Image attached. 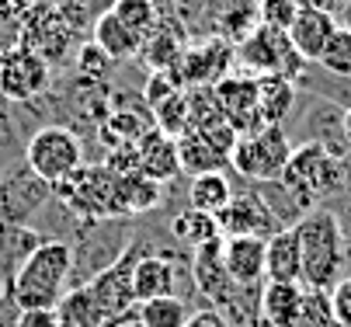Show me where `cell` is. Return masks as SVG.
I'll return each mask as SVG.
<instances>
[{
  "instance_id": "obj_1",
  "label": "cell",
  "mask_w": 351,
  "mask_h": 327,
  "mask_svg": "<svg viewBox=\"0 0 351 327\" xmlns=\"http://www.w3.org/2000/svg\"><path fill=\"white\" fill-rule=\"evenodd\" d=\"M299 254H303V275L299 286L306 293H330L337 278H344V233L330 209H310L295 226Z\"/></svg>"
},
{
  "instance_id": "obj_2",
  "label": "cell",
  "mask_w": 351,
  "mask_h": 327,
  "mask_svg": "<svg viewBox=\"0 0 351 327\" xmlns=\"http://www.w3.org/2000/svg\"><path fill=\"white\" fill-rule=\"evenodd\" d=\"M70 265H73V251L70 244H56V241H42L32 258L21 265V271L11 282V296L18 303V310H56L66 282H70Z\"/></svg>"
},
{
  "instance_id": "obj_3",
  "label": "cell",
  "mask_w": 351,
  "mask_h": 327,
  "mask_svg": "<svg viewBox=\"0 0 351 327\" xmlns=\"http://www.w3.org/2000/svg\"><path fill=\"white\" fill-rule=\"evenodd\" d=\"M136 219H87L77 241L70 244L73 265H70V282L66 289L90 286L101 271H108L132 244Z\"/></svg>"
},
{
  "instance_id": "obj_4",
  "label": "cell",
  "mask_w": 351,
  "mask_h": 327,
  "mask_svg": "<svg viewBox=\"0 0 351 327\" xmlns=\"http://www.w3.org/2000/svg\"><path fill=\"white\" fill-rule=\"evenodd\" d=\"M278 181L306 209H320L330 199H337L341 189H344L341 157H330L317 143H299V147H292V157H289Z\"/></svg>"
},
{
  "instance_id": "obj_5",
  "label": "cell",
  "mask_w": 351,
  "mask_h": 327,
  "mask_svg": "<svg viewBox=\"0 0 351 327\" xmlns=\"http://www.w3.org/2000/svg\"><path fill=\"white\" fill-rule=\"evenodd\" d=\"M115 184L119 174L101 160L77 167L70 178L53 184V199L73 209L80 219H115Z\"/></svg>"
},
{
  "instance_id": "obj_6",
  "label": "cell",
  "mask_w": 351,
  "mask_h": 327,
  "mask_svg": "<svg viewBox=\"0 0 351 327\" xmlns=\"http://www.w3.org/2000/svg\"><path fill=\"white\" fill-rule=\"evenodd\" d=\"M292 157V139L282 125H261L254 132L237 136V147L230 154V167L243 181H278Z\"/></svg>"
},
{
  "instance_id": "obj_7",
  "label": "cell",
  "mask_w": 351,
  "mask_h": 327,
  "mask_svg": "<svg viewBox=\"0 0 351 327\" xmlns=\"http://www.w3.org/2000/svg\"><path fill=\"white\" fill-rule=\"evenodd\" d=\"M84 139L63 125H45L38 129L32 139H28V147H25V164L49 184H56L63 178H70L77 167H84Z\"/></svg>"
},
{
  "instance_id": "obj_8",
  "label": "cell",
  "mask_w": 351,
  "mask_h": 327,
  "mask_svg": "<svg viewBox=\"0 0 351 327\" xmlns=\"http://www.w3.org/2000/svg\"><path fill=\"white\" fill-rule=\"evenodd\" d=\"M237 60L247 73H278V77H289L292 84L299 80V73L306 70V60L292 49V42L285 32L278 28H268V25H258L240 45H237Z\"/></svg>"
},
{
  "instance_id": "obj_9",
  "label": "cell",
  "mask_w": 351,
  "mask_h": 327,
  "mask_svg": "<svg viewBox=\"0 0 351 327\" xmlns=\"http://www.w3.org/2000/svg\"><path fill=\"white\" fill-rule=\"evenodd\" d=\"M53 84L49 73V60L28 45H11V49L0 53V95L8 101H28L38 98Z\"/></svg>"
},
{
  "instance_id": "obj_10",
  "label": "cell",
  "mask_w": 351,
  "mask_h": 327,
  "mask_svg": "<svg viewBox=\"0 0 351 327\" xmlns=\"http://www.w3.org/2000/svg\"><path fill=\"white\" fill-rule=\"evenodd\" d=\"M213 95H216V105L226 119V125L243 136V132H254L261 129V115H258V77L247 73L243 66L240 70H230L226 77H219L213 84Z\"/></svg>"
},
{
  "instance_id": "obj_11",
  "label": "cell",
  "mask_w": 351,
  "mask_h": 327,
  "mask_svg": "<svg viewBox=\"0 0 351 327\" xmlns=\"http://www.w3.org/2000/svg\"><path fill=\"white\" fill-rule=\"evenodd\" d=\"M223 237H261L268 241L271 233H278L282 226L275 223V216L268 213V206L261 202V195L250 189V181L240 178V184H233V199L230 206L216 216Z\"/></svg>"
},
{
  "instance_id": "obj_12",
  "label": "cell",
  "mask_w": 351,
  "mask_h": 327,
  "mask_svg": "<svg viewBox=\"0 0 351 327\" xmlns=\"http://www.w3.org/2000/svg\"><path fill=\"white\" fill-rule=\"evenodd\" d=\"M136 258H139V247L129 244V251L87 286L90 296H94L97 313H101V327L125 317V313H132V306H136V296H132V265H136Z\"/></svg>"
},
{
  "instance_id": "obj_13",
  "label": "cell",
  "mask_w": 351,
  "mask_h": 327,
  "mask_svg": "<svg viewBox=\"0 0 351 327\" xmlns=\"http://www.w3.org/2000/svg\"><path fill=\"white\" fill-rule=\"evenodd\" d=\"M233 60H237V45H230L226 38L216 35L198 45H188L178 63V77L184 87H213L219 77L230 73Z\"/></svg>"
},
{
  "instance_id": "obj_14",
  "label": "cell",
  "mask_w": 351,
  "mask_h": 327,
  "mask_svg": "<svg viewBox=\"0 0 351 327\" xmlns=\"http://www.w3.org/2000/svg\"><path fill=\"white\" fill-rule=\"evenodd\" d=\"M223 268L233 286L254 289L265 286V241L261 237H223Z\"/></svg>"
},
{
  "instance_id": "obj_15",
  "label": "cell",
  "mask_w": 351,
  "mask_h": 327,
  "mask_svg": "<svg viewBox=\"0 0 351 327\" xmlns=\"http://www.w3.org/2000/svg\"><path fill=\"white\" fill-rule=\"evenodd\" d=\"M164 202V184L146 174H122L115 184V219H143Z\"/></svg>"
},
{
  "instance_id": "obj_16",
  "label": "cell",
  "mask_w": 351,
  "mask_h": 327,
  "mask_svg": "<svg viewBox=\"0 0 351 327\" xmlns=\"http://www.w3.org/2000/svg\"><path fill=\"white\" fill-rule=\"evenodd\" d=\"M334 28H337V21H334L330 14L299 8L295 18H292V25L285 28V35H289V42H292V49L303 56L306 63H317L320 53H324V45H327V38L334 35Z\"/></svg>"
},
{
  "instance_id": "obj_17",
  "label": "cell",
  "mask_w": 351,
  "mask_h": 327,
  "mask_svg": "<svg viewBox=\"0 0 351 327\" xmlns=\"http://www.w3.org/2000/svg\"><path fill=\"white\" fill-rule=\"evenodd\" d=\"M136 154H139V174L154 178L157 184H167V181H178L181 178V167H178V150H174V139L149 129L139 143H136Z\"/></svg>"
},
{
  "instance_id": "obj_18",
  "label": "cell",
  "mask_w": 351,
  "mask_h": 327,
  "mask_svg": "<svg viewBox=\"0 0 351 327\" xmlns=\"http://www.w3.org/2000/svg\"><path fill=\"white\" fill-rule=\"evenodd\" d=\"M303 254L295 230H278L265 241V282H299Z\"/></svg>"
},
{
  "instance_id": "obj_19",
  "label": "cell",
  "mask_w": 351,
  "mask_h": 327,
  "mask_svg": "<svg viewBox=\"0 0 351 327\" xmlns=\"http://www.w3.org/2000/svg\"><path fill=\"white\" fill-rule=\"evenodd\" d=\"M299 87L289 77L278 73H261L258 77V115L265 125H285L295 112Z\"/></svg>"
},
{
  "instance_id": "obj_20",
  "label": "cell",
  "mask_w": 351,
  "mask_h": 327,
  "mask_svg": "<svg viewBox=\"0 0 351 327\" xmlns=\"http://www.w3.org/2000/svg\"><path fill=\"white\" fill-rule=\"evenodd\" d=\"M167 230H171V237L181 251H198V247H206V244H216L223 241V230L216 223V216H206V213H198L191 206H181L174 216H167Z\"/></svg>"
},
{
  "instance_id": "obj_21",
  "label": "cell",
  "mask_w": 351,
  "mask_h": 327,
  "mask_svg": "<svg viewBox=\"0 0 351 327\" xmlns=\"http://www.w3.org/2000/svg\"><path fill=\"white\" fill-rule=\"evenodd\" d=\"M174 150H178V167L184 178H198V174H209V171H223L230 164L226 154H219L202 132L188 129L184 136L174 139Z\"/></svg>"
},
{
  "instance_id": "obj_22",
  "label": "cell",
  "mask_w": 351,
  "mask_h": 327,
  "mask_svg": "<svg viewBox=\"0 0 351 327\" xmlns=\"http://www.w3.org/2000/svg\"><path fill=\"white\" fill-rule=\"evenodd\" d=\"M306 289L299 282H265L261 286V320L268 327H292L303 310Z\"/></svg>"
},
{
  "instance_id": "obj_23",
  "label": "cell",
  "mask_w": 351,
  "mask_h": 327,
  "mask_svg": "<svg viewBox=\"0 0 351 327\" xmlns=\"http://www.w3.org/2000/svg\"><path fill=\"white\" fill-rule=\"evenodd\" d=\"M233 199V178L226 171H209L188 178V206L206 213V216H219Z\"/></svg>"
},
{
  "instance_id": "obj_24",
  "label": "cell",
  "mask_w": 351,
  "mask_h": 327,
  "mask_svg": "<svg viewBox=\"0 0 351 327\" xmlns=\"http://www.w3.org/2000/svg\"><path fill=\"white\" fill-rule=\"evenodd\" d=\"M94 42L101 45V49H105L119 66H122V63H132V60L139 56V45H143V38L132 35L112 11H105V14L94 18Z\"/></svg>"
},
{
  "instance_id": "obj_25",
  "label": "cell",
  "mask_w": 351,
  "mask_h": 327,
  "mask_svg": "<svg viewBox=\"0 0 351 327\" xmlns=\"http://www.w3.org/2000/svg\"><path fill=\"white\" fill-rule=\"evenodd\" d=\"M38 244H42V237L32 226H0V275H4L8 289Z\"/></svg>"
},
{
  "instance_id": "obj_26",
  "label": "cell",
  "mask_w": 351,
  "mask_h": 327,
  "mask_svg": "<svg viewBox=\"0 0 351 327\" xmlns=\"http://www.w3.org/2000/svg\"><path fill=\"white\" fill-rule=\"evenodd\" d=\"M261 25V14H258V0H233V4L219 14L216 28H219V38H226L230 45H240L250 32Z\"/></svg>"
},
{
  "instance_id": "obj_27",
  "label": "cell",
  "mask_w": 351,
  "mask_h": 327,
  "mask_svg": "<svg viewBox=\"0 0 351 327\" xmlns=\"http://www.w3.org/2000/svg\"><path fill=\"white\" fill-rule=\"evenodd\" d=\"M56 320H60V327H101V313L94 306L90 289L87 286L66 289L60 306H56Z\"/></svg>"
},
{
  "instance_id": "obj_28",
  "label": "cell",
  "mask_w": 351,
  "mask_h": 327,
  "mask_svg": "<svg viewBox=\"0 0 351 327\" xmlns=\"http://www.w3.org/2000/svg\"><path fill=\"white\" fill-rule=\"evenodd\" d=\"M191 306L181 296H160V300H146L136 303V320L143 327H184Z\"/></svg>"
},
{
  "instance_id": "obj_29",
  "label": "cell",
  "mask_w": 351,
  "mask_h": 327,
  "mask_svg": "<svg viewBox=\"0 0 351 327\" xmlns=\"http://www.w3.org/2000/svg\"><path fill=\"white\" fill-rule=\"evenodd\" d=\"M149 115H154V129L178 139L191 129V108H188V90H178V95H171L167 101H160L157 108H149Z\"/></svg>"
},
{
  "instance_id": "obj_30",
  "label": "cell",
  "mask_w": 351,
  "mask_h": 327,
  "mask_svg": "<svg viewBox=\"0 0 351 327\" xmlns=\"http://www.w3.org/2000/svg\"><path fill=\"white\" fill-rule=\"evenodd\" d=\"M108 11H112V14H115L132 35H139L143 42L154 35V28H157L160 18H164L154 4H149V0H115Z\"/></svg>"
},
{
  "instance_id": "obj_31",
  "label": "cell",
  "mask_w": 351,
  "mask_h": 327,
  "mask_svg": "<svg viewBox=\"0 0 351 327\" xmlns=\"http://www.w3.org/2000/svg\"><path fill=\"white\" fill-rule=\"evenodd\" d=\"M115 70H119V63H115L97 42H80L77 63H73V73H77V77L94 80V84H112Z\"/></svg>"
},
{
  "instance_id": "obj_32",
  "label": "cell",
  "mask_w": 351,
  "mask_h": 327,
  "mask_svg": "<svg viewBox=\"0 0 351 327\" xmlns=\"http://www.w3.org/2000/svg\"><path fill=\"white\" fill-rule=\"evenodd\" d=\"M317 66L334 73V77H351V35L344 28H334V35L327 38Z\"/></svg>"
},
{
  "instance_id": "obj_33",
  "label": "cell",
  "mask_w": 351,
  "mask_h": 327,
  "mask_svg": "<svg viewBox=\"0 0 351 327\" xmlns=\"http://www.w3.org/2000/svg\"><path fill=\"white\" fill-rule=\"evenodd\" d=\"M295 4L292 0H258V14H261V25H268V28H278V32H285L289 25H292V18H295Z\"/></svg>"
},
{
  "instance_id": "obj_34",
  "label": "cell",
  "mask_w": 351,
  "mask_h": 327,
  "mask_svg": "<svg viewBox=\"0 0 351 327\" xmlns=\"http://www.w3.org/2000/svg\"><path fill=\"white\" fill-rule=\"evenodd\" d=\"M327 306L337 327H351V275L337 278V286L327 293Z\"/></svg>"
},
{
  "instance_id": "obj_35",
  "label": "cell",
  "mask_w": 351,
  "mask_h": 327,
  "mask_svg": "<svg viewBox=\"0 0 351 327\" xmlns=\"http://www.w3.org/2000/svg\"><path fill=\"white\" fill-rule=\"evenodd\" d=\"M213 4V0H171L174 8V18L188 28H198V14H206V8Z\"/></svg>"
},
{
  "instance_id": "obj_36",
  "label": "cell",
  "mask_w": 351,
  "mask_h": 327,
  "mask_svg": "<svg viewBox=\"0 0 351 327\" xmlns=\"http://www.w3.org/2000/svg\"><path fill=\"white\" fill-rule=\"evenodd\" d=\"M324 209L334 213V219H337V226H341V233H344V241H351V195H337V199H330Z\"/></svg>"
},
{
  "instance_id": "obj_37",
  "label": "cell",
  "mask_w": 351,
  "mask_h": 327,
  "mask_svg": "<svg viewBox=\"0 0 351 327\" xmlns=\"http://www.w3.org/2000/svg\"><path fill=\"white\" fill-rule=\"evenodd\" d=\"M184 327H226V320H223V313H219L216 306H209V303H206L202 310L195 306V310L188 313Z\"/></svg>"
},
{
  "instance_id": "obj_38",
  "label": "cell",
  "mask_w": 351,
  "mask_h": 327,
  "mask_svg": "<svg viewBox=\"0 0 351 327\" xmlns=\"http://www.w3.org/2000/svg\"><path fill=\"white\" fill-rule=\"evenodd\" d=\"M18 327H60L56 310H25L18 317Z\"/></svg>"
},
{
  "instance_id": "obj_39",
  "label": "cell",
  "mask_w": 351,
  "mask_h": 327,
  "mask_svg": "<svg viewBox=\"0 0 351 327\" xmlns=\"http://www.w3.org/2000/svg\"><path fill=\"white\" fill-rule=\"evenodd\" d=\"M295 8H306V11H320V14H330L337 21L341 8H344V0H292Z\"/></svg>"
},
{
  "instance_id": "obj_40",
  "label": "cell",
  "mask_w": 351,
  "mask_h": 327,
  "mask_svg": "<svg viewBox=\"0 0 351 327\" xmlns=\"http://www.w3.org/2000/svg\"><path fill=\"white\" fill-rule=\"evenodd\" d=\"M18 317H21V310H18L14 296L0 293V327H18Z\"/></svg>"
},
{
  "instance_id": "obj_41",
  "label": "cell",
  "mask_w": 351,
  "mask_h": 327,
  "mask_svg": "<svg viewBox=\"0 0 351 327\" xmlns=\"http://www.w3.org/2000/svg\"><path fill=\"white\" fill-rule=\"evenodd\" d=\"M21 21V0H0V28Z\"/></svg>"
},
{
  "instance_id": "obj_42",
  "label": "cell",
  "mask_w": 351,
  "mask_h": 327,
  "mask_svg": "<svg viewBox=\"0 0 351 327\" xmlns=\"http://www.w3.org/2000/svg\"><path fill=\"white\" fill-rule=\"evenodd\" d=\"M0 226H14L11 223V209H8V195H4V184H0Z\"/></svg>"
},
{
  "instance_id": "obj_43",
  "label": "cell",
  "mask_w": 351,
  "mask_h": 327,
  "mask_svg": "<svg viewBox=\"0 0 351 327\" xmlns=\"http://www.w3.org/2000/svg\"><path fill=\"white\" fill-rule=\"evenodd\" d=\"M337 28H344V32L351 35V0H344V8H341V14H337Z\"/></svg>"
},
{
  "instance_id": "obj_44",
  "label": "cell",
  "mask_w": 351,
  "mask_h": 327,
  "mask_svg": "<svg viewBox=\"0 0 351 327\" xmlns=\"http://www.w3.org/2000/svg\"><path fill=\"white\" fill-rule=\"evenodd\" d=\"M105 327H143V324L136 320V306H132V313H125V317H119V320H112Z\"/></svg>"
},
{
  "instance_id": "obj_45",
  "label": "cell",
  "mask_w": 351,
  "mask_h": 327,
  "mask_svg": "<svg viewBox=\"0 0 351 327\" xmlns=\"http://www.w3.org/2000/svg\"><path fill=\"white\" fill-rule=\"evenodd\" d=\"M341 132H344V143H348V150H351V108H348L344 119H341Z\"/></svg>"
},
{
  "instance_id": "obj_46",
  "label": "cell",
  "mask_w": 351,
  "mask_h": 327,
  "mask_svg": "<svg viewBox=\"0 0 351 327\" xmlns=\"http://www.w3.org/2000/svg\"><path fill=\"white\" fill-rule=\"evenodd\" d=\"M149 4H154L160 14H174V8H171V0H149Z\"/></svg>"
},
{
  "instance_id": "obj_47",
  "label": "cell",
  "mask_w": 351,
  "mask_h": 327,
  "mask_svg": "<svg viewBox=\"0 0 351 327\" xmlns=\"http://www.w3.org/2000/svg\"><path fill=\"white\" fill-rule=\"evenodd\" d=\"M0 293H8V282H4V275H0Z\"/></svg>"
},
{
  "instance_id": "obj_48",
  "label": "cell",
  "mask_w": 351,
  "mask_h": 327,
  "mask_svg": "<svg viewBox=\"0 0 351 327\" xmlns=\"http://www.w3.org/2000/svg\"><path fill=\"white\" fill-rule=\"evenodd\" d=\"M348 275H351V271H348Z\"/></svg>"
}]
</instances>
